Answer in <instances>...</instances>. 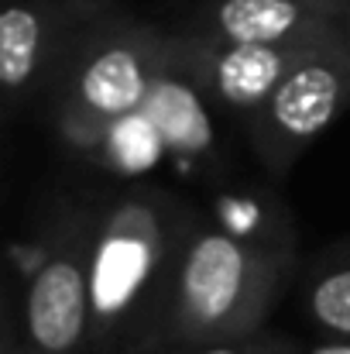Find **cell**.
I'll return each mask as SVG.
<instances>
[{"label":"cell","instance_id":"cell-9","mask_svg":"<svg viewBox=\"0 0 350 354\" xmlns=\"http://www.w3.org/2000/svg\"><path fill=\"white\" fill-rule=\"evenodd\" d=\"M83 24L69 0H7L0 10V90L14 107L45 76L66 35Z\"/></svg>","mask_w":350,"mask_h":354},{"label":"cell","instance_id":"cell-4","mask_svg":"<svg viewBox=\"0 0 350 354\" xmlns=\"http://www.w3.org/2000/svg\"><path fill=\"white\" fill-rule=\"evenodd\" d=\"M350 107V52L344 38L309 48L251 118V138L268 172L282 176L292 162Z\"/></svg>","mask_w":350,"mask_h":354},{"label":"cell","instance_id":"cell-10","mask_svg":"<svg viewBox=\"0 0 350 354\" xmlns=\"http://www.w3.org/2000/svg\"><path fill=\"white\" fill-rule=\"evenodd\" d=\"M76 151L110 172L137 176V172H148L165 155V145H162L155 124L144 118V111H134V114H124V118L93 127L76 145Z\"/></svg>","mask_w":350,"mask_h":354},{"label":"cell","instance_id":"cell-1","mask_svg":"<svg viewBox=\"0 0 350 354\" xmlns=\"http://www.w3.org/2000/svg\"><path fill=\"white\" fill-rule=\"evenodd\" d=\"M282 261L261 241L203 227L182 241L172 292L168 337L186 348L254 337L275 303Z\"/></svg>","mask_w":350,"mask_h":354},{"label":"cell","instance_id":"cell-3","mask_svg":"<svg viewBox=\"0 0 350 354\" xmlns=\"http://www.w3.org/2000/svg\"><path fill=\"white\" fill-rule=\"evenodd\" d=\"M168 38L158 28L107 14L83 21L59 104V131L72 148L93 127L141 111L165 62Z\"/></svg>","mask_w":350,"mask_h":354},{"label":"cell","instance_id":"cell-14","mask_svg":"<svg viewBox=\"0 0 350 354\" xmlns=\"http://www.w3.org/2000/svg\"><path fill=\"white\" fill-rule=\"evenodd\" d=\"M309 354H350V341L347 337H330V341L316 344Z\"/></svg>","mask_w":350,"mask_h":354},{"label":"cell","instance_id":"cell-13","mask_svg":"<svg viewBox=\"0 0 350 354\" xmlns=\"http://www.w3.org/2000/svg\"><path fill=\"white\" fill-rule=\"evenodd\" d=\"M114 3L117 0H69V7L76 10L79 21H90V17H97V14H107Z\"/></svg>","mask_w":350,"mask_h":354},{"label":"cell","instance_id":"cell-7","mask_svg":"<svg viewBox=\"0 0 350 354\" xmlns=\"http://www.w3.org/2000/svg\"><path fill=\"white\" fill-rule=\"evenodd\" d=\"M347 0H210L196 35L237 45H285L340 35Z\"/></svg>","mask_w":350,"mask_h":354},{"label":"cell","instance_id":"cell-8","mask_svg":"<svg viewBox=\"0 0 350 354\" xmlns=\"http://www.w3.org/2000/svg\"><path fill=\"white\" fill-rule=\"evenodd\" d=\"M141 111L155 124L168 155L200 162L213 151L217 127H213V114H210V93L203 90L196 69L189 66L182 35L168 38L165 62H162Z\"/></svg>","mask_w":350,"mask_h":354},{"label":"cell","instance_id":"cell-5","mask_svg":"<svg viewBox=\"0 0 350 354\" xmlns=\"http://www.w3.org/2000/svg\"><path fill=\"white\" fill-rule=\"evenodd\" d=\"M90 237L93 224L66 221L38 244V261L24 289L28 354H79L90 344Z\"/></svg>","mask_w":350,"mask_h":354},{"label":"cell","instance_id":"cell-11","mask_svg":"<svg viewBox=\"0 0 350 354\" xmlns=\"http://www.w3.org/2000/svg\"><path fill=\"white\" fill-rule=\"evenodd\" d=\"M302 303L316 330L350 341V258L320 265L306 282Z\"/></svg>","mask_w":350,"mask_h":354},{"label":"cell","instance_id":"cell-6","mask_svg":"<svg viewBox=\"0 0 350 354\" xmlns=\"http://www.w3.org/2000/svg\"><path fill=\"white\" fill-rule=\"evenodd\" d=\"M327 38H337V35H327ZM327 38L285 41V45H237V41H217V38L189 31L182 35V48L203 90L210 93V100L251 120L275 93V86L285 80V73Z\"/></svg>","mask_w":350,"mask_h":354},{"label":"cell","instance_id":"cell-2","mask_svg":"<svg viewBox=\"0 0 350 354\" xmlns=\"http://www.w3.org/2000/svg\"><path fill=\"white\" fill-rule=\"evenodd\" d=\"M179 251L172 214L158 196H124L100 214L90 237V344L114 348L144 327L158 292H172Z\"/></svg>","mask_w":350,"mask_h":354},{"label":"cell","instance_id":"cell-15","mask_svg":"<svg viewBox=\"0 0 350 354\" xmlns=\"http://www.w3.org/2000/svg\"><path fill=\"white\" fill-rule=\"evenodd\" d=\"M340 38H344V45L350 52V0H347V10H344V21H340Z\"/></svg>","mask_w":350,"mask_h":354},{"label":"cell","instance_id":"cell-12","mask_svg":"<svg viewBox=\"0 0 350 354\" xmlns=\"http://www.w3.org/2000/svg\"><path fill=\"white\" fill-rule=\"evenodd\" d=\"M189 354H289L282 341H268V337H244V341H220V344H203L193 348Z\"/></svg>","mask_w":350,"mask_h":354},{"label":"cell","instance_id":"cell-16","mask_svg":"<svg viewBox=\"0 0 350 354\" xmlns=\"http://www.w3.org/2000/svg\"><path fill=\"white\" fill-rule=\"evenodd\" d=\"M0 354H21L17 351V341H14V334H7V337H3V351Z\"/></svg>","mask_w":350,"mask_h":354}]
</instances>
